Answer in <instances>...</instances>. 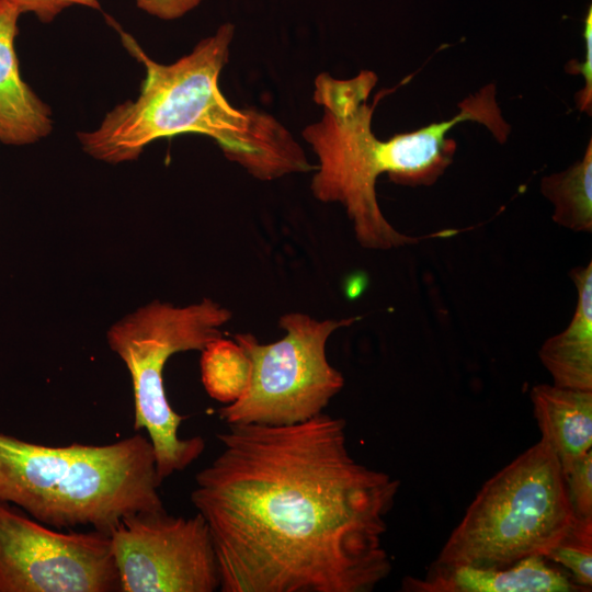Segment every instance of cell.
I'll use <instances>...</instances> for the list:
<instances>
[{
	"label": "cell",
	"instance_id": "cell-1",
	"mask_svg": "<svg viewBox=\"0 0 592 592\" xmlns=\"http://www.w3.org/2000/svg\"><path fill=\"white\" fill-rule=\"evenodd\" d=\"M195 476L221 592H369L391 571L386 516L400 482L355 460L345 422L227 424Z\"/></svg>",
	"mask_w": 592,
	"mask_h": 592
},
{
	"label": "cell",
	"instance_id": "cell-2",
	"mask_svg": "<svg viewBox=\"0 0 592 592\" xmlns=\"http://www.w3.org/2000/svg\"><path fill=\"white\" fill-rule=\"evenodd\" d=\"M376 82L371 70L351 79L326 72L317 76L314 100L322 107V116L304 128L303 138L319 160L310 185L315 197L345 208L363 248L390 250L435 238V234L413 237L398 231L378 205L377 178L387 173L397 184L432 185L453 162L456 143L447 133L455 125L480 123L501 144L511 127L496 101V87L489 83L458 103L459 112L451 119L380 140L372 130L376 102L367 103Z\"/></svg>",
	"mask_w": 592,
	"mask_h": 592
},
{
	"label": "cell",
	"instance_id": "cell-3",
	"mask_svg": "<svg viewBox=\"0 0 592 592\" xmlns=\"http://www.w3.org/2000/svg\"><path fill=\"white\" fill-rule=\"evenodd\" d=\"M119 34L146 76L135 101L115 106L95 130L78 134L87 153L118 163L138 158L156 139L196 133L213 138L229 160L261 181L316 169L275 117L236 109L221 93L218 79L235 34L231 23L170 65L152 60L129 34Z\"/></svg>",
	"mask_w": 592,
	"mask_h": 592
},
{
	"label": "cell",
	"instance_id": "cell-4",
	"mask_svg": "<svg viewBox=\"0 0 592 592\" xmlns=\"http://www.w3.org/2000/svg\"><path fill=\"white\" fill-rule=\"evenodd\" d=\"M161 482L143 434L104 445L48 446L0 433V502L57 530L110 534L124 516L163 510Z\"/></svg>",
	"mask_w": 592,
	"mask_h": 592
},
{
	"label": "cell",
	"instance_id": "cell-5",
	"mask_svg": "<svg viewBox=\"0 0 592 592\" xmlns=\"http://www.w3.org/2000/svg\"><path fill=\"white\" fill-rule=\"evenodd\" d=\"M574 520L559 459L540 439L482 485L433 563L504 567L546 557Z\"/></svg>",
	"mask_w": 592,
	"mask_h": 592
},
{
	"label": "cell",
	"instance_id": "cell-6",
	"mask_svg": "<svg viewBox=\"0 0 592 592\" xmlns=\"http://www.w3.org/2000/svg\"><path fill=\"white\" fill-rule=\"evenodd\" d=\"M232 314L209 298L185 307L155 300L114 323L107 343L126 365L133 384L134 429L146 430L161 481L193 464L204 452L201 436L181 439L183 417L169 403L163 383L175 353L202 351L221 337Z\"/></svg>",
	"mask_w": 592,
	"mask_h": 592
},
{
	"label": "cell",
	"instance_id": "cell-7",
	"mask_svg": "<svg viewBox=\"0 0 592 592\" xmlns=\"http://www.w3.org/2000/svg\"><path fill=\"white\" fill-rule=\"evenodd\" d=\"M360 317L318 320L303 312L284 314L278 327L285 335L261 343L251 333H237L234 340L250 361V380L235 402L218 409L226 424L288 425L323 412L341 391L343 375L327 358L326 345L338 329Z\"/></svg>",
	"mask_w": 592,
	"mask_h": 592
},
{
	"label": "cell",
	"instance_id": "cell-8",
	"mask_svg": "<svg viewBox=\"0 0 592 592\" xmlns=\"http://www.w3.org/2000/svg\"><path fill=\"white\" fill-rule=\"evenodd\" d=\"M0 592H122L110 534L61 532L0 502Z\"/></svg>",
	"mask_w": 592,
	"mask_h": 592
},
{
	"label": "cell",
	"instance_id": "cell-9",
	"mask_svg": "<svg viewBox=\"0 0 592 592\" xmlns=\"http://www.w3.org/2000/svg\"><path fill=\"white\" fill-rule=\"evenodd\" d=\"M110 537L122 592L219 591L213 538L197 512H136L124 516Z\"/></svg>",
	"mask_w": 592,
	"mask_h": 592
},
{
	"label": "cell",
	"instance_id": "cell-10",
	"mask_svg": "<svg viewBox=\"0 0 592 592\" xmlns=\"http://www.w3.org/2000/svg\"><path fill=\"white\" fill-rule=\"evenodd\" d=\"M408 592H574L585 591L570 574L542 556H530L504 567L432 563L420 578L406 577Z\"/></svg>",
	"mask_w": 592,
	"mask_h": 592
},
{
	"label": "cell",
	"instance_id": "cell-11",
	"mask_svg": "<svg viewBox=\"0 0 592 592\" xmlns=\"http://www.w3.org/2000/svg\"><path fill=\"white\" fill-rule=\"evenodd\" d=\"M22 13L10 0H0V143L22 146L46 137L52 111L22 79L15 52Z\"/></svg>",
	"mask_w": 592,
	"mask_h": 592
},
{
	"label": "cell",
	"instance_id": "cell-12",
	"mask_svg": "<svg viewBox=\"0 0 592 592\" xmlns=\"http://www.w3.org/2000/svg\"><path fill=\"white\" fill-rule=\"evenodd\" d=\"M531 400L542 440L565 473L592 451V390L539 384L532 388Z\"/></svg>",
	"mask_w": 592,
	"mask_h": 592
},
{
	"label": "cell",
	"instance_id": "cell-13",
	"mask_svg": "<svg viewBox=\"0 0 592 592\" xmlns=\"http://www.w3.org/2000/svg\"><path fill=\"white\" fill-rule=\"evenodd\" d=\"M570 277L577 289L571 321L543 343L538 355L555 386L592 390V262L572 269Z\"/></svg>",
	"mask_w": 592,
	"mask_h": 592
},
{
	"label": "cell",
	"instance_id": "cell-14",
	"mask_svg": "<svg viewBox=\"0 0 592 592\" xmlns=\"http://www.w3.org/2000/svg\"><path fill=\"white\" fill-rule=\"evenodd\" d=\"M540 191L554 205L553 219L577 232L592 231V144L566 171L542 179Z\"/></svg>",
	"mask_w": 592,
	"mask_h": 592
},
{
	"label": "cell",
	"instance_id": "cell-15",
	"mask_svg": "<svg viewBox=\"0 0 592 592\" xmlns=\"http://www.w3.org/2000/svg\"><path fill=\"white\" fill-rule=\"evenodd\" d=\"M201 375L206 392L228 405L238 400L250 380V361L236 341L221 337L202 351Z\"/></svg>",
	"mask_w": 592,
	"mask_h": 592
},
{
	"label": "cell",
	"instance_id": "cell-16",
	"mask_svg": "<svg viewBox=\"0 0 592 592\" xmlns=\"http://www.w3.org/2000/svg\"><path fill=\"white\" fill-rule=\"evenodd\" d=\"M568 570L585 591L592 587V519L576 517L565 537L545 557Z\"/></svg>",
	"mask_w": 592,
	"mask_h": 592
},
{
	"label": "cell",
	"instance_id": "cell-17",
	"mask_svg": "<svg viewBox=\"0 0 592 592\" xmlns=\"http://www.w3.org/2000/svg\"><path fill=\"white\" fill-rule=\"evenodd\" d=\"M563 475L574 516L592 519V451Z\"/></svg>",
	"mask_w": 592,
	"mask_h": 592
},
{
	"label": "cell",
	"instance_id": "cell-18",
	"mask_svg": "<svg viewBox=\"0 0 592 592\" xmlns=\"http://www.w3.org/2000/svg\"><path fill=\"white\" fill-rule=\"evenodd\" d=\"M583 36L585 42V55L583 61L577 59L570 60L566 65L568 73H581L584 78L585 86L577 94V106L581 112L591 115L592 110V7H589L584 19Z\"/></svg>",
	"mask_w": 592,
	"mask_h": 592
},
{
	"label": "cell",
	"instance_id": "cell-19",
	"mask_svg": "<svg viewBox=\"0 0 592 592\" xmlns=\"http://www.w3.org/2000/svg\"><path fill=\"white\" fill-rule=\"evenodd\" d=\"M21 13H33L43 23L52 22L64 9L83 5L100 9L98 0H10Z\"/></svg>",
	"mask_w": 592,
	"mask_h": 592
},
{
	"label": "cell",
	"instance_id": "cell-20",
	"mask_svg": "<svg viewBox=\"0 0 592 592\" xmlns=\"http://www.w3.org/2000/svg\"><path fill=\"white\" fill-rule=\"evenodd\" d=\"M137 5L146 12L159 16L161 19H175L194 7L201 0H136Z\"/></svg>",
	"mask_w": 592,
	"mask_h": 592
}]
</instances>
